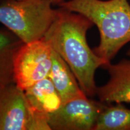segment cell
Wrapping results in <instances>:
<instances>
[{
  "label": "cell",
  "mask_w": 130,
  "mask_h": 130,
  "mask_svg": "<svg viewBox=\"0 0 130 130\" xmlns=\"http://www.w3.org/2000/svg\"><path fill=\"white\" fill-rule=\"evenodd\" d=\"M93 24L82 14L60 7L43 39L67 63L87 96L96 95L95 74L107 63L91 50L86 35Z\"/></svg>",
  "instance_id": "obj_1"
},
{
  "label": "cell",
  "mask_w": 130,
  "mask_h": 130,
  "mask_svg": "<svg viewBox=\"0 0 130 130\" xmlns=\"http://www.w3.org/2000/svg\"><path fill=\"white\" fill-rule=\"evenodd\" d=\"M60 7L79 13L96 25L100 34L96 54L110 63L130 42V4L128 0H70Z\"/></svg>",
  "instance_id": "obj_2"
},
{
  "label": "cell",
  "mask_w": 130,
  "mask_h": 130,
  "mask_svg": "<svg viewBox=\"0 0 130 130\" xmlns=\"http://www.w3.org/2000/svg\"><path fill=\"white\" fill-rule=\"evenodd\" d=\"M50 0H2L0 22L24 43L42 39L56 19Z\"/></svg>",
  "instance_id": "obj_3"
},
{
  "label": "cell",
  "mask_w": 130,
  "mask_h": 130,
  "mask_svg": "<svg viewBox=\"0 0 130 130\" xmlns=\"http://www.w3.org/2000/svg\"><path fill=\"white\" fill-rule=\"evenodd\" d=\"M0 130H51L48 117L37 111L14 82L0 87Z\"/></svg>",
  "instance_id": "obj_4"
},
{
  "label": "cell",
  "mask_w": 130,
  "mask_h": 130,
  "mask_svg": "<svg viewBox=\"0 0 130 130\" xmlns=\"http://www.w3.org/2000/svg\"><path fill=\"white\" fill-rule=\"evenodd\" d=\"M53 49L43 39L21 46L13 60L14 83L25 90L48 77L53 65Z\"/></svg>",
  "instance_id": "obj_5"
},
{
  "label": "cell",
  "mask_w": 130,
  "mask_h": 130,
  "mask_svg": "<svg viewBox=\"0 0 130 130\" xmlns=\"http://www.w3.org/2000/svg\"><path fill=\"white\" fill-rule=\"evenodd\" d=\"M107 104L90 100L87 96L62 104L48 118L54 130H94L100 115Z\"/></svg>",
  "instance_id": "obj_6"
},
{
  "label": "cell",
  "mask_w": 130,
  "mask_h": 130,
  "mask_svg": "<svg viewBox=\"0 0 130 130\" xmlns=\"http://www.w3.org/2000/svg\"><path fill=\"white\" fill-rule=\"evenodd\" d=\"M102 68L109 73L110 79L105 85L97 87L96 95L100 101L106 104L130 103V61L109 63Z\"/></svg>",
  "instance_id": "obj_7"
},
{
  "label": "cell",
  "mask_w": 130,
  "mask_h": 130,
  "mask_svg": "<svg viewBox=\"0 0 130 130\" xmlns=\"http://www.w3.org/2000/svg\"><path fill=\"white\" fill-rule=\"evenodd\" d=\"M48 77L60 96L63 104L87 96L81 89L69 65L54 50L53 65Z\"/></svg>",
  "instance_id": "obj_8"
},
{
  "label": "cell",
  "mask_w": 130,
  "mask_h": 130,
  "mask_svg": "<svg viewBox=\"0 0 130 130\" xmlns=\"http://www.w3.org/2000/svg\"><path fill=\"white\" fill-rule=\"evenodd\" d=\"M24 92L31 105L39 113L48 118L63 104L60 96L49 77L34 84Z\"/></svg>",
  "instance_id": "obj_9"
},
{
  "label": "cell",
  "mask_w": 130,
  "mask_h": 130,
  "mask_svg": "<svg viewBox=\"0 0 130 130\" xmlns=\"http://www.w3.org/2000/svg\"><path fill=\"white\" fill-rule=\"evenodd\" d=\"M24 42L13 32L0 29V81L4 84L14 82L13 60Z\"/></svg>",
  "instance_id": "obj_10"
},
{
  "label": "cell",
  "mask_w": 130,
  "mask_h": 130,
  "mask_svg": "<svg viewBox=\"0 0 130 130\" xmlns=\"http://www.w3.org/2000/svg\"><path fill=\"white\" fill-rule=\"evenodd\" d=\"M94 130H130V109L121 104H107L99 117Z\"/></svg>",
  "instance_id": "obj_11"
},
{
  "label": "cell",
  "mask_w": 130,
  "mask_h": 130,
  "mask_svg": "<svg viewBox=\"0 0 130 130\" xmlns=\"http://www.w3.org/2000/svg\"><path fill=\"white\" fill-rule=\"evenodd\" d=\"M50 1L51 2L52 4H59L64 1V0H50Z\"/></svg>",
  "instance_id": "obj_12"
},
{
  "label": "cell",
  "mask_w": 130,
  "mask_h": 130,
  "mask_svg": "<svg viewBox=\"0 0 130 130\" xmlns=\"http://www.w3.org/2000/svg\"><path fill=\"white\" fill-rule=\"evenodd\" d=\"M5 84H4V83H3V82H2V81H0V87H1V86H3L5 85Z\"/></svg>",
  "instance_id": "obj_13"
}]
</instances>
